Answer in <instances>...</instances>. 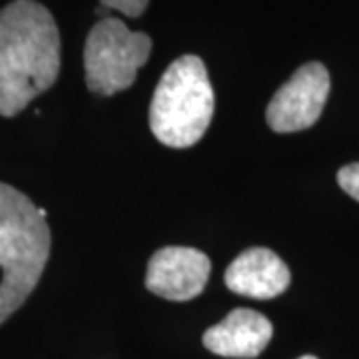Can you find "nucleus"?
Returning <instances> with one entry per match:
<instances>
[{"instance_id": "nucleus-1", "label": "nucleus", "mask_w": 359, "mask_h": 359, "mask_svg": "<svg viewBox=\"0 0 359 359\" xmlns=\"http://www.w3.org/2000/svg\"><path fill=\"white\" fill-rule=\"evenodd\" d=\"M60 74V32L46 6L13 0L0 11V116L13 118Z\"/></svg>"}, {"instance_id": "nucleus-2", "label": "nucleus", "mask_w": 359, "mask_h": 359, "mask_svg": "<svg viewBox=\"0 0 359 359\" xmlns=\"http://www.w3.org/2000/svg\"><path fill=\"white\" fill-rule=\"evenodd\" d=\"M50 248L44 210L26 194L0 182V325L36 290Z\"/></svg>"}, {"instance_id": "nucleus-3", "label": "nucleus", "mask_w": 359, "mask_h": 359, "mask_svg": "<svg viewBox=\"0 0 359 359\" xmlns=\"http://www.w3.org/2000/svg\"><path fill=\"white\" fill-rule=\"evenodd\" d=\"M214 118V88L200 56L186 54L168 66L150 104V130L168 148L202 140Z\"/></svg>"}, {"instance_id": "nucleus-4", "label": "nucleus", "mask_w": 359, "mask_h": 359, "mask_svg": "<svg viewBox=\"0 0 359 359\" xmlns=\"http://www.w3.org/2000/svg\"><path fill=\"white\" fill-rule=\"evenodd\" d=\"M152 52L146 32H134L120 18L106 16L90 28L84 44V74L90 92L114 96L128 90Z\"/></svg>"}, {"instance_id": "nucleus-5", "label": "nucleus", "mask_w": 359, "mask_h": 359, "mask_svg": "<svg viewBox=\"0 0 359 359\" xmlns=\"http://www.w3.org/2000/svg\"><path fill=\"white\" fill-rule=\"evenodd\" d=\"M330 72L320 62H308L273 94L266 110L268 126L278 134L311 128L320 120L330 96Z\"/></svg>"}, {"instance_id": "nucleus-6", "label": "nucleus", "mask_w": 359, "mask_h": 359, "mask_svg": "<svg viewBox=\"0 0 359 359\" xmlns=\"http://www.w3.org/2000/svg\"><path fill=\"white\" fill-rule=\"evenodd\" d=\"M212 273L210 257L196 248L166 245L148 262L146 290L170 302H190L204 292Z\"/></svg>"}, {"instance_id": "nucleus-7", "label": "nucleus", "mask_w": 359, "mask_h": 359, "mask_svg": "<svg viewBox=\"0 0 359 359\" xmlns=\"http://www.w3.org/2000/svg\"><path fill=\"white\" fill-rule=\"evenodd\" d=\"M224 282L233 294L252 299H271L290 287L292 273L282 257L271 250L250 248L228 266Z\"/></svg>"}, {"instance_id": "nucleus-8", "label": "nucleus", "mask_w": 359, "mask_h": 359, "mask_svg": "<svg viewBox=\"0 0 359 359\" xmlns=\"http://www.w3.org/2000/svg\"><path fill=\"white\" fill-rule=\"evenodd\" d=\"M273 337L271 321L254 309H233L204 334V347L219 358L254 359Z\"/></svg>"}, {"instance_id": "nucleus-9", "label": "nucleus", "mask_w": 359, "mask_h": 359, "mask_svg": "<svg viewBox=\"0 0 359 359\" xmlns=\"http://www.w3.org/2000/svg\"><path fill=\"white\" fill-rule=\"evenodd\" d=\"M337 184L341 190L359 202V162L347 164L337 172Z\"/></svg>"}, {"instance_id": "nucleus-10", "label": "nucleus", "mask_w": 359, "mask_h": 359, "mask_svg": "<svg viewBox=\"0 0 359 359\" xmlns=\"http://www.w3.org/2000/svg\"><path fill=\"white\" fill-rule=\"evenodd\" d=\"M148 2L150 0H100V4H102L104 8L122 13L124 16H130V18L142 16L144 11L148 8Z\"/></svg>"}, {"instance_id": "nucleus-11", "label": "nucleus", "mask_w": 359, "mask_h": 359, "mask_svg": "<svg viewBox=\"0 0 359 359\" xmlns=\"http://www.w3.org/2000/svg\"><path fill=\"white\" fill-rule=\"evenodd\" d=\"M299 359H318V358H313V355H304V358H299Z\"/></svg>"}]
</instances>
